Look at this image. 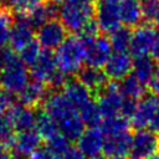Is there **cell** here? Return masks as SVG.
<instances>
[{"instance_id":"12","label":"cell","mask_w":159,"mask_h":159,"mask_svg":"<svg viewBox=\"0 0 159 159\" xmlns=\"http://www.w3.org/2000/svg\"><path fill=\"white\" fill-rule=\"evenodd\" d=\"M104 134L98 127H89L83 130V133L77 139V148L87 158H97L103 152Z\"/></svg>"},{"instance_id":"24","label":"cell","mask_w":159,"mask_h":159,"mask_svg":"<svg viewBox=\"0 0 159 159\" xmlns=\"http://www.w3.org/2000/svg\"><path fill=\"white\" fill-rule=\"evenodd\" d=\"M120 20L125 27H137L142 24L143 15L138 0H120Z\"/></svg>"},{"instance_id":"29","label":"cell","mask_w":159,"mask_h":159,"mask_svg":"<svg viewBox=\"0 0 159 159\" xmlns=\"http://www.w3.org/2000/svg\"><path fill=\"white\" fill-rule=\"evenodd\" d=\"M78 114H80L82 122L84 123V125H87L88 128L89 127H99L103 120V117H102V113L99 111L97 102H94L92 99L78 109Z\"/></svg>"},{"instance_id":"33","label":"cell","mask_w":159,"mask_h":159,"mask_svg":"<svg viewBox=\"0 0 159 159\" xmlns=\"http://www.w3.org/2000/svg\"><path fill=\"white\" fill-rule=\"evenodd\" d=\"M12 25L11 14L2 6H0V47L9 42L10 27Z\"/></svg>"},{"instance_id":"52","label":"cell","mask_w":159,"mask_h":159,"mask_svg":"<svg viewBox=\"0 0 159 159\" xmlns=\"http://www.w3.org/2000/svg\"><path fill=\"white\" fill-rule=\"evenodd\" d=\"M134 159H138V158H134Z\"/></svg>"},{"instance_id":"25","label":"cell","mask_w":159,"mask_h":159,"mask_svg":"<svg viewBox=\"0 0 159 159\" xmlns=\"http://www.w3.org/2000/svg\"><path fill=\"white\" fill-rule=\"evenodd\" d=\"M57 127L60 133L63 134L68 140H77L84 130V123L82 122L77 111L58 122Z\"/></svg>"},{"instance_id":"19","label":"cell","mask_w":159,"mask_h":159,"mask_svg":"<svg viewBox=\"0 0 159 159\" xmlns=\"http://www.w3.org/2000/svg\"><path fill=\"white\" fill-rule=\"evenodd\" d=\"M58 15V6L55 1H41L26 15H24L32 27H40L46 21L55 19Z\"/></svg>"},{"instance_id":"20","label":"cell","mask_w":159,"mask_h":159,"mask_svg":"<svg viewBox=\"0 0 159 159\" xmlns=\"http://www.w3.org/2000/svg\"><path fill=\"white\" fill-rule=\"evenodd\" d=\"M41 143V137L36 132V129H30V130H24L19 132L15 135V139L12 142V148L16 153L24 155V157H30L35 150L40 148Z\"/></svg>"},{"instance_id":"50","label":"cell","mask_w":159,"mask_h":159,"mask_svg":"<svg viewBox=\"0 0 159 159\" xmlns=\"http://www.w3.org/2000/svg\"><path fill=\"white\" fill-rule=\"evenodd\" d=\"M93 159H106V158H103V157H101V155H99V157H97V158H93Z\"/></svg>"},{"instance_id":"40","label":"cell","mask_w":159,"mask_h":159,"mask_svg":"<svg viewBox=\"0 0 159 159\" xmlns=\"http://www.w3.org/2000/svg\"><path fill=\"white\" fill-rule=\"evenodd\" d=\"M61 159H87V157L76 147H68V149L61 154Z\"/></svg>"},{"instance_id":"43","label":"cell","mask_w":159,"mask_h":159,"mask_svg":"<svg viewBox=\"0 0 159 159\" xmlns=\"http://www.w3.org/2000/svg\"><path fill=\"white\" fill-rule=\"evenodd\" d=\"M0 159H10V153L6 152V148L0 147Z\"/></svg>"},{"instance_id":"34","label":"cell","mask_w":159,"mask_h":159,"mask_svg":"<svg viewBox=\"0 0 159 159\" xmlns=\"http://www.w3.org/2000/svg\"><path fill=\"white\" fill-rule=\"evenodd\" d=\"M139 2L143 19L155 21V19L159 16V0H140Z\"/></svg>"},{"instance_id":"26","label":"cell","mask_w":159,"mask_h":159,"mask_svg":"<svg viewBox=\"0 0 159 159\" xmlns=\"http://www.w3.org/2000/svg\"><path fill=\"white\" fill-rule=\"evenodd\" d=\"M118 87L123 98L127 99H132L137 102L145 96V86L142 82H139L133 75H128L127 77L120 80Z\"/></svg>"},{"instance_id":"51","label":"cell","mask_w":159,"mask_h":159,"mask_svg":"<svg viewBox=\"0 0 159 159\" xmlns=\"http://www.w3.org/2000/svg\"><path fill=\"white\" fill-rule=\"evenodd\" d=\"M91 1H94V0H91ZM96 1H99V0H96Z\"/></svg>"},{"instance_id":"46","label":"cell","mask_w":159,"mask_h":159,"mask_svg":"<svg viewBox=\"0 0 159 159\" xmlns=\"http://www.w3.org/2000/svg\"><path fill=\"white\" fill-rule=\"evenodd\" d=\"M149 159H159V154H154L152 158H149Z\"/></svg>"},{"instance_id":"23","label":"cell","mask_w":159,"mask_h":159,"mask_svg":"<svg viewBox=\"0 0 159 159\" xmlns=\"http://www.w3.org/2000/svg\"><path fill=\"white\" fill-rule=\"evenodd\" d=\"M78 80L92 92H98L106 83H107V76L104 71L101 68L86 66L82 67L78 71Z\"/></svg>"},{"instance_id":"11","label":"cell","mask_w":159,"mask_h":159,"mask_svg":"<svg viewBox=\"0 0 159 159\" xmlns=\"http://www.w3.org/2000/svg\"><path fill=\"white\" fill-rule=\"evenodd\" d=\"M132 63L133 60L130 53H128V51L124 52L113 51L108 61L103 66V71L107 78H111L113 81H120L124 77H127L132 71Z\"/></svg>"},{"instance_id":"5","label":"cell","mask_w":159,"mask_h":159,"mask_svg":"<svg viewBox=\"0 0 159 159\" xmlns=\"http://www.w3.org/2000/svg\"><path fill=\"white\" fill-rule=\"evenodd\" d=\"M82 40L84 42V62L87 63V66L102 68L113 52L109 40L99 35L92 39Z\"/></svg>"},{"instance_id":"1","label":"cell","mask_w":159,"mask_h":159,"mask_svg":"<svg viewBox=\"0 0 159 159\" xmlns=\"http://www.w3.org/2000/svg\"><path fill=\"white\" fill-rule=\"evenodd\" d=\"M58 16L67 31L80 34L94 19V5L91 0H66L58 6Z\"/></svg>"},{"instance_id":"10","label":"cell","mask_w":159,"mask_h":159,"mask_svg":"<svg viewBox=\"0 0 159 159\" xmlns=\"http://www.w3.org/2000/svg\"><path fill=\"white\" fill-rule=\"evenodd\" d=\"M158 104L159 96L155 94H148L139 99L135 111L130 117V125L135 127V129H148Z\"/></svg>"},{"instance_id":"7","label":"cell","mask_w":159,"mask_h":159,"mask_svg":"<svg viewBox=\"0 0 159 159\" xmlns=\"http://www.w3.org/2000/svg\"><path fill=\"white\" fill-rule=\"evenodd\" d=\"M97 93H98L97 104L99 107L103 118L120 114L124 98L119 91L118 83L107 82Z\"/></svg>"},{"instance_id":"47","label":"cell","mask_w":159,"mask_h":159,"mask_svg":"<svg viewBox=\"0 0 159 159\" xmlns=\"http://www.w3.org/2000/svg\"><path fill=\"white\" fill-rule=\"evenodd\" d=\"M9 1H10V0H0V4H5V2L9 4Z\"/></svg>"},{"instance_id":"44","label":"cell","mask_w":159,"mask_h":159,"mask_svg":"<svg viewBox=\"0 0 159 159\" xmlns=\"http://www.w3.org/2000/svg\"><path fill=\"white\" fill-rule=\"evenodd\" d=\"M10 159H25V157L21 155V154H19V153H16L14 150L12 153H10Z\"/></svg>"},{"instance_id":"36","label":"cell","mask_w":159,"mask_h":159,"mask_svg":"<svg viewBox=\"0 0 159 159\" xmlns=\"http://www.w3.org/2000/svg\"><path fill=\"white\" fill-rule=\"evenodd\" d=\"M41 1L42 0H10L9 5L17 15H26Z\"/></svg>"},{"instance_id":"42","label":"cell","mask_w":159,"mask_h":159,"mask_svg":"<svg viewBox=\"0 0 159 159\" xmlns=\"http://www.w3.org/2000/svg\"><path fill=\"white\" fill-rule=\"evenodd\" d=\"M152 57L154 58V61H159V35L155 40V43L153 46V50H152Z\"/></svg>"},{"instance_id":"39","label":"cell","mask_w":159,"mask_h":159,"mask_svg":"<svg viewBox=\"0 0 159 159\" xmlns=\"http://www.w3.org/2000/svg\"><path fill=\"white\" fill-rule=\"evenodd\" d=\"M30 159H61V157L55 152H52L48 147H46V148H39L37 150H35L30 155Z\"/></svg>"},{"instance_id":"18","label":"cell","mask_w":159,"mask_h":159,"mask_svg":"<svg viewBox=\"0 0 159 159\" xmlns=\"http://www.w3.org/2000/svg\"><path fill=\"white\" fill-rule=\"evenodd\" d=\"M46 97H47V86L43 82L36 80L29 81L25 88L19 93L20 104L30 108L36 107L40 103H43Z\"/></svg>"},{"instance_id":"30","label":"cell","mask_w":159,"mask_h":159,"mask_svg":"<svg viewBox=\"0 0 159 159\" xmlns=\"http://www.w3.org/2000/svg\"><path fill=\"white\" fill-rule=\"evenodd\" d=\"M15 125L9 112H0V147L6 148L12 145L15 139Z\"/></svg>"},{"instance_id":"48","label":"cell","mask_w":159,"mask_h":159,"mask_svg":"<svg viewBox=\"0 0 159 159\" xmlns=\"http://www.w3.org/2000/svg\"><path fill=\"white\" fill-rule=\"evenodd\" d=\"M111 159H125V157H117V158H111Z\"/></svg>"},{"instance_id":"15","label":"cell","mask_w":159,"mask_h":159,"mask_svg":"<svg viewBox=\"0 0 159 159\" xmlns=\"http://www.w3.org/2000/svg\"><path fill=\"white\" fill-rule=\"evenodd\" d=\"M43 107H45L43 111L56 123L61 122L62 119H65L66 117H68L70 114L77 111L71 106V103L65 98L62 93H57V92L47 94L46 99L43 101Z\"/></svg>"},{"instance_id":"13","label":"cell","mask_w":159,"mask_h":159,"mask_svg":"<svg viewBox=\"0 0 159 159\" xmlns=\"http://www.w3.org/2000/svg\"><path fill=\"white\" fill-rule=\"evenodd\" d=\"M34 40V27L24 15H17V19L12 22L9 34V42L11 48L20 51L24 46Z\"/></svg>"},{"instance_id":"35","label":"cell","mask_w":159,"mask_h":159,"mask_svg":"<svg viewBox=\"0 0 159 159\" xmlns=\"http://www.w3.org/2000/svg\"><path fill=\"white\" fill-rule=\"evenodd\" d=\"M47 147L55 152L56 154H58L61 157L62 153H65L68 147H70V140L61 133H57L55 137H52L50 140H47Z\"/></svg>"},{"instance_id":"6","label":"cell","mask_w":159,"mask_h":159,"mask_svg":"<svg viewBox=\"0 0 159 159\" xmlns=\"http://www.w3.org/2000/svg\"><path fill=\"white\" fill-rule=\"evenodd\" d=\"M158 37V30L150 24H140L133 31L130 36L129 52L134 57L149 55L153 50L155 40Z\"/></svg>"},{"instance_id":"45","label":"cell","mask_w":159,"mask_h":159,"mask_svg":"<svg viewBox=\"0 0 159 159\" xmlns=\"http://www.w3.org/2000/svg\"><path fill=\"white\" fill-rule=\"evenodd\" d=\"M155 29H157V30H159V16L155 19Z\"/></svg>"},{"instance_id":"9","label":"cell","mask_w":159,"mask_h":159,"mask_svg":"<svg viewBox=\"0 0 159 159\" xmlns=\"http://www.w3.org/2000/svg\"><path fill=\"white\" fill-rule=\"evenodd\" d=\"M67 30L62 25L60 20L51 19L42 24L40 27H37L36 32V41L40 43V46L45 50H55L57 48L67 37L66 36Z\"/></svg>"},{"instance_id":"16","label":"cell","mask_w":159,"mask_h":159,"mask_svg":"<svg viewBox=\"0 0 159 159\" xmlns=\"http://www.w3.org/2000/svg\"><path fill=\"white\" fill-rule=\"evenodd\" d=\"M130 145L132 135L129 134V132L104 135L102 153H104V155L108 158L125 157L128 153H130Z\"/></svg>"},{"instance_id":"31","label":"cell","mask_w":159,"mask_h":159,"mask_svg":"<svg viewBox=\"0 0 159 159\" xmlns=\"http://www.w3.org/2000/svg\"><path fill=\"white\" fill-rule=\"evenodd\" d=\"M130 36L132 31L128 27H119L116 31L111 34L109 43L112 47V51H118V52H124L129 51V45H130Z\"/></svg>"},{"instance_id":"8","label":"cell","mask_w":159,"mask_h":159,"mask_svg":"<svg viewBox=\"0 0 159 159\" xmlns=\"http://www.w3.org/2000/svg\"><path fill=\"white\" fill-rule=\"evenodd\" d=\"M159 150V135L150 129H137L132 135L130 153L138 159H149Z\"/></svg>"},{"instance_id":"14","label":"cell","mask_w":159,"mask_h":159,"mask_svg":"<svg viewBox=\"0 0 159 159\" xmlns=\"http://www.w3.org/2000/svg\"><path fill=\"white\" fill-rule=\"evenodd\" d=\"M57 63L55 58V53H52L50 50L41 51L37 60L30 66V76L32 80L43 82L45 84L51 78V76L57 71Z\"/></svg>"},{"instance_id":"22","label":"cell","mask_w":159,"mask_h":159,"mask_svg":"<svg viewBox=\"0 0 159 159\" xmlns=\"http://www.w3.org/2000/svg\"><path fill=\"white\" fill-rule=\"evenodd\" d=\"M155 61L153 57H150L149 55L145 56H138L134 57L133 63H132V75L139 81L142 82L144 86L149 84L154 71H155Z\"/></svg>"},{"instance_id":"3","label":"cell","mask_w":159,"mask_h":159,"mask_svg":"<svg viewBox=\"0 0 159 159\" xmlns=\"http://www.w3.org/2000/svg\"><path fill=\"white\" fill-rule=\"evenodd\" d=\"M94 21L103 34H112L120 27V0H99L94 6Z\"/></svg>"},{"instance_id":"17","label":"cell","mask_w":159,"mask_h":159,"mask_svg":"<svg viewBox=\"0 0 159 159\" xmlns=\"http://www.w3.org/2000/svg\"><path fill=\"white\" fill-rule=\"evenodd\" d=\"M62 94L71 103V106L76 109H80L91 98V91L77 78V80H67L62 87Z\"/></svg>"},{"instance_id":"21","label":"cell","mask_w":159,"mask_h":159,"mask_svg":"<svg viewBox=\"0 0 159 159\" xmlns=\"http://www.w3.org/2000/svg\"><path fill=\"white\" fill-rule=\"evenodd\" d=\"M12 123L15 125V129L17 132L30 130L35 129L36 125V113L32 108L25 107L22 104H15L10 111H7Z\"/></svg>"},{"instance_id":"32","label":"cell","mask_w":159,"mask_h":159,"mask_svg":"<svg viewBox=\"0 0 159 159\" xmlns=\"http://www.w3.org/2000/svg\"><path fill=\"white\" fill-rule=\"evenodd\" d=\"M41 46L36 40H32L30 43H27L26 46H24L20 51H19V60L25 65V66H31L37 57L41 53Z\"/></svg>"},{"instance_id":"28","label":"cell","mask_w":159,"mask_h":159,"mask_svg":"<svg viewBox=\"0 0 159 159\" xmlns=\"http://www.w3.org/2000/svg\"><path fill=\"white\" fill-rule=\"evenodd\" d=\"M99 127H101V130L104 135L118 134V133L129 132L130 122L128 120L127 117H124L122 114H118V116L104 118Z\"/></svg>"},{"instance_id":"38","label":"cell","mask_w":159,"mask_h":159,"mask_svg":"<svg viewBox=\"0 0 159 159\" xmlns=\"http://www.w3.org/2000/svg\"><path fill=\"white\" fill-rule=\"evenodd\" d=\"M15 57H16V56H15L12 48L6 47V46L0 47V72H1Z\"/></svg>"},{"instance_id":"37","label":"cell","mask_w":159,"mask_h":159,"mask_svg":"<svg viewBox=\"0 0 159 159\" xmlns=\"http://www.w3.org/2000/svg\"><path fill=\"white\" fill-rule=\"evenodd\" d=\"M15 104H16L15 94H12L7 91H1L0 92V112L10 111Z\"/></svg>"},{"instance_id":"4","label":"cell","mask_w":159,"mask_h":159,"mask_svg":"<svg viewBox=\"0 0 159 159\" xmlns=\"http://www.w3.org/2000/svg\"><path fill=\"white\" fill-rule=\"evenodd\" d=\"M30 81V72L26 66L15 57L1 72H0V84L4 91L12 94H19Z\"/></svg>"},{"instance_id":"49","label":"cell","mask_w":159,"mask_h":159,"mask_svg":"<svg viewBox=\"0 0 159 159\" xmlns=\"http://www.w3.org/2000/svg\"><path fill=\"white\" fill-rule=\"evenodd\" d=\"M52 1H55V2L57 4V2H63V1H66V0H52Z\"/></svg>"},{"instance_id":"41","label":"cell","mask_w":159,"mask_h":159,"mask_svg":"<svg viewBox=\"0 0 159 159\" xmlns=\"http://www.w3.org/2000/svg\"><path fill=\"white\" fill-rule=\"evenodd\" d=\"M149 87H150V91L153 92V94L159 96V63L155 66L154 75L149 82Z\"/></svg>"},{"instance_id":"27","label":"cell","mask_w":159,"mask_h":159,"mask_svg":"<svg viewBox=\"0 0 159 159\" xmlns=\"http://www.w3.org/2000/svg\"><path fill=\"white\" fill-rule=\"evenodd\" d=\"M36 132L41 137V139H45L46 142L50 140L52 137H55L57 133H60L57 123L45 112L41 111L36 114Z\"/></svg>"},{"instance_id":"2","label":"cell","mask_w":159,"mask_h":159,"mask_svg":"<svg viewBox=\"0 0 159 159\" xmlns=\"http://www.w3.org/2000/svg\"><path fill=\"white\" fill-rule=\"evenodd\" d=\"M57 68L66 76L78 73L84 62V42L81 36L72 35L56 48L55 53Z\"/></svg>"}]
</instances>
